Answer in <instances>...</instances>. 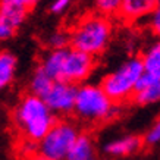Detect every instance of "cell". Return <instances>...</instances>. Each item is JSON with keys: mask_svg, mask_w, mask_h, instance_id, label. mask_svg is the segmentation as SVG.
<instances>
[{"mask_svg": "<svg viewBox=\"0 0 160 160\" xmlns=\"http://www.w3.org/2000/svg\"><path fill=\"white\" fill-rule=\"evenodd\" d=\"M160 0H122L118 18L126 24H137L147 19Z\"/></svg>", "mask_w": 160, "mask_h": 160, "instance_id": "8", "label": "cell"}, {"mask_svg": "<svg viewBox=\"0 0 160 160\" xmlns=\"http://www.w3.org/2000/svg\"><path fill=\"white\" fill-rule=\"evenodd\" d=\"M13 34H15V29H12L10 27H8V25L0 22V41H2V40L10 38Z\"/></svg>", "mask_w": 160, "mask_h": 160, "instance_id": "21", "label": "cell"}, {"mask_svg": "<svg viewBox=\"0 0 160 160\" xmlns=\"http://www.w3.org/2000/svg\"><path fill=\"white\" fill-rule=\"evenodd\" d=\"M12 121L18 132V140L38 144L58 119L41 98L27 94L15 107Z\"/></svg>", "mask_w": 160, "mask_h": 160, "instance_id": "1", "label": "cell"}, {"mask_svg": "<svg viewBox=\"0 0 160 160\" xmlns=\"http://www.w3.org/2000/svg\"><path fill=\"white\" fill-rule=\"evenodd\" d=\"M16 69V58L9 52H0V90L12 82Z\"/></svg>", "mask_w": 160, "mask_h": 160, "instance_id": "15", "label": "cell"}, {"mask_svg": "<svg viewBox=\"0 0 160 160\" xmlns=\"http://www.w3.org/2000/svg\"><path fill=\"white\" fill-rule=\"evenodd\" d=\"M160 100V77H154L147 72H142L135 85V91L131 102L140 106L150 104Z\"/></svg>", "mask_w": 160, "mask_h": 160, "instance_id": "9", "label": "cell"}, {"mask_svg": "<svg viewBox=\"0 0 160 160\" xmlns=\"http://www.w3.org/2000/svg\"><path fill=\"white\" fill-rule=\"evenodd\" d=\"M140 59L144 72L154 77H160V38L151 46H148L146 52L140 56Z\"/></svg>", "mask_w": 160, "mask_h": 160, "instance_id": "13", "label": "cell"}, {"mask_svg": "<svg viewBox=\"0 0 160 160\" xmlns=\"http://www.w3.org/2000/svg\"><path fill=\"white\" fill-rule=\"evenodd\" d=\"M77 88V85H72V84L53 81L52 88L41 100L46 103L50 112H59L63 115H68V113H72L73 110Z\"/></svg>", "mask_w": 160, "mask_h": 160, "instance_id": "7", "label": "cell"}, {"mask_svg": "<svg viewBox=\"0 0 160 160\" xmlns=\"http://www.w3.org/2000/svg\"><path fill=\"white\" fill-rule=\"evenodd\" d=\"M121 3L122 0H94L97 13L104 15L107 18H118Z\"/></svg>", "mask_w": 160, "mask_h": 160, "instance_id": "16", "label": "cell"}, {"mask_svg": "<svg viewBox=\"0 0 160 160\" xmlns=\"http://www.w3.org/2000/svg\"><path fill=\"white\" fill-rule=\"evenodd\" d=\"M157 141H160V119L156 122L154 128H153V129L147 134L144 142H147L148 146H151V144H156Z\"/></svg>", "mask_w": 160, "mask_h": 160, "instance_id": "19", "label": "cell"}, {"mask_svg": "<svg viewBox=\"0 0 160 160\" xmlns=\"http://www.w3.org/2000/svg\"><path fill=\"white\" fill-rule=\"evenodd\" d=\"M144 147V138L138 135H132V137H126L123 140L115 141V142H110L109 146L106 147V151L110 153V154L115 156H128L132 154V153H138V151L142 150Z\"/></svg>", "mask_w": 160, "mask_h": 160, "instance_id": "12", "label": "cell"}, {"mask_svg": "<svg viewBox=\"0 0 160 160\" xmlns=\"http://www.w3.org/2000/svg\"><path fill=\"white\" fill-rule=\"evenodd\" d=\"M72 3V0H54L50 10L53 13H62L65 9H68V6Z\"/></svg>", "mask_w": 160, "mask_h": 160, "instance_id": "20", "label": "cell"}, {"mask_svg": "<svg viewBox=\"0 0 160 160\" xmlns=\"http://www.w3.org/2000/svg\"><path fill=\"white\" fill-rule=\"evenodd\" d=\"M78 137V129L69 121H56L40 141V153L52 160H63Z\"/></svg>", "mask_w": 160, "mask_h": 160, "instance_id": "5", "label": "cell"}, {"mask_svg": "<svg viewBox=\"0 0 160 160\" xmlns=\"http://www.w3.org/2000/svg\"><path fill=\"white\" fill-rule=\"evenodd\" d=\"M25 0H0V22L16 31L28 13Z\"/></svg>", "mask_w": 160, "mask_h": 160, "instance_id": "10", "label": "cell"}, {"mask_svg": "<svg viewBox=\"0 0 160 160\" xmlns=\"http://www.w3.org/2000/svg\"><path fill=\"white\" fill-rule=\"evenodd\" d=\"M94 68H96V58L72 47H66L60 62L58 81L77 85L85 81L92 73Z\"/></svg>", "mask_w": 160, "mask_h": 160, "instance_id": "6", "label": "cell"}, {"mask_svg": "<svg viewBox=\"0 0 160 160\" xmlns=\"http://www.w3.org/2000/svg\"><path fill=\"white\" fill-rule=\"evenodd\" d=\"M68 160H97L92 148V141L88 134H78L77 140L66 154Z\"/></svg>", "mask_w": 160, "mask_h": 160, "instance_id": "11", "label": "cell"}, {"mask_svg": "<svg viewBox=\"0 0 160 160\" xmlns=\"http://www.w3.org/2000/svg\"><path fill=\"white\" fill-rule=\"evenodd\" d=\"M72 113L88 125H97L116 116L118 104L112 102L100 87L82 85L77 88Z\"/></svg>", "mask_w": 160, "mask_h": 160, "instance_id": "3", "label": "cell"}, {"mask_svg": "<svg viewBox=\"0 0 160 160\" xmlns=\"http://www.w3.org/2000/svg\"><path fill=\"white\" fill-rule=\"evenodd\" d=\"M113 35L112 18L97 12L82 16L69 31V47L96 58L107 49Z\"/></svg>", "mask_w": 160, "mask_h": 160, "instance_id": "2", "label": "cell"}, {"mask_svg": "<svg viewBox=\"0 0 160 160\" xmlns=\"http://www.w3.org/2000/svg\"><path fill=\"white\" fill-rule=\"evenodd\" d=\"M37 2H38V0H25V3L28 5L29 9H31V8H32V6H34L35 3H37Z\"/></svg>", "mask_w": 160, "mask_h": 160, "instance_id": "23", "label": "cell"}, {"mask_svg": "<svg viewBox=\"0 0 160 160\" xmlns=\"http://www.w3.org/2000/svg\"><path fill=\"white\" fill-rule=\"evenodd\" d=\"M49 46L52 49H65V47H69V32L58 31L53 35H50Z\"/></svg>", "mask_w": 160, "mask_h": 160, "instance_id": "17", "label": "cell"}, {"mask_svg": "<svg viewBox=\"0 0 160 160\" xmlns=\"http://www.w3.org/2000/svg\"><path fill=\"white\" fill-rule=\"evenodd\" d=\"M52 85H53V79L38 66V68L35 69L34 75H32V79H31V84H29V91H31V94L43 98L44 96L49 92Z\"/></svg>", "mask_w": 160, "mask_h": 160, "instance_id": "14", "label": "cell"}, {"mask_svg": "<svg viewBox=\"0 0 160 160\" xmlns=\"http://www.w3.org/2000/svg\"><path fill=\"white\" fill-rule=\"evenodd\" d=\"M147 24L150 27L151 32L160 38V2L157 3L154 10L150 13V16L147 18Z\"/></svg>", "mask_w": 160, "mask_h": 160, "instance_id": "18", "label": "cell"}, {"mask_svg": "<svg viewBox=\"0 0 160 160\" xmlns=\"http://www.w3.org/2000/svg\"><path fill=\"white\" fill-rule=\"evenodd\" d=\"M142 72L144 68L140 56H134L128 59L123 65H121L115 72L104 77L100 88L115 104L121 106L123 103L131 102L135 91V85Z\"/></svg>", "mask_w": 160, "mask_h": 160, "instance_id": "4", "label": "cell"}, {"mask_svg": "<svg viewBox=\"0 0 160 160\" xmlns=\"http://www.w3.org/2000/svg\"><path fill=\"white\" fill-rule=\"evenodd\" d=\"M24 160H52V159H49V157L43 156L40 151H34V153H31L29 156H27Z\"/></svg>", "mask_w": 160, "mask_h": 160, "instance_id": "22", "label": "cell"}]
</instances>
